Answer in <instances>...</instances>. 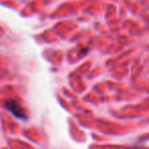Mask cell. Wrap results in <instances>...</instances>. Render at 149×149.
<instances>
[{
	"label": "cell",
	"mask_w": 149,
	"mask_h": 149,
	"mask_svg": "<svg viewBox=\"0 0 149 149\" xmlns=\"http://www.w3.org/2000/svg\"><path fill=\"white\" fill-rule=\"evenodd\" d=\"M5 107L9 111L13 112V116H15L17 118H22V120H26L27 118V114H26L25 109L15 100H7L5 102Z\"/></svg>",
	"instance_id": "cell-1"
}]
</instances>
